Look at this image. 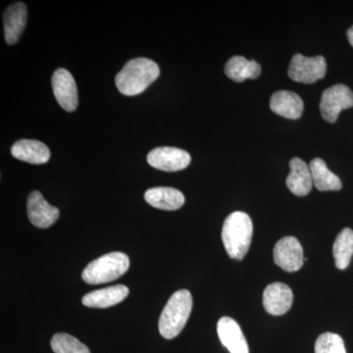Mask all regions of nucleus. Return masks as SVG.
Here are the masks:
<instances>
[{
  "label": "nucleus",
  "instance_id": "obj_1",
  "mask_svg": "<svg viewBox=\"0 0 353 353\" xmlns=\"http://www.w3.org/2000/svg\"><path fill=\"white\" fill-rule=\"evenodd\" d=\"M158 65L148 58L130 60L116 76L115 82L121 94L132 97L145 92L159 76Z\"/></svg>",
  "mask_w": 353,
  "mask_h": 353
},
{
  "label": "nucleus",
  "instance_id": "obj_2",
  "mask_svg": "<svg viewBox=\"0 0 353 353\" xmlns=\"http://www.w3.org/2000/svg\"><path fill=\"white\" fill-rule=\"evenodd\" d=\"M253 233L252 221L241 211L228 216L222 229V241L232 259L243 260L250 250Z\"/></svg>",
  "mask_w": 353,
  "mask_h": 353
},
{
  "label": "nucleus",
  "instance_id": "obj_3",
  "mask_svg": "<svg viewBox=\"0 0 353 353\" xmlns=\"http://www.w3.org/2000/svg\"><path fill=\"white\" fill-rule=\"evenodd\" d=\"M192 309V296L188 290L176 292L160 316L159 333L167 340L176 338L185 328Z\"/></svg>",
  "mask_w": 353,
  "mask_h": 353
},
{
  "label": "nucleus",
  "instance_id": "obj_4",
  "mask_svg": "<svg viewBox=\"0 0 353 353\" xmlns=\"http://www.w3.org/2000/svg\"><path fill=\"white\" fill-rule=\"evenodd\" d=\"M129 268L130 259L125 253L110 252L88 263L82 278L87 284H106L122 277Z\"/></svg>",
  "mask_w": 353,
  "mask_h": 353
},
{
  "label": "nucleus",
  "instance_id": "obj_5",
  "mask_svg": "<svg viewBox=\"0 0 353 353\" xmlns=\"http://www.w3.org/2000/svg\"><path fill=\"white\" fill-rule=\"evenodd\" d=\"M352 108H353V92L347 85L338 83L327 88L323 92L321 101H320V111H321L323 119L327 122H336L341 111Z\"/></svg>",
  "mask_w": 353,
  "mask_h": 353
},
{
  "label": "nucleus",
  "instance_id": "obj_6",
  "mask_svg": "<svg viewBox=\"0 0 353 353\" xmlns=\"http://www.w3.org/2000/svg\"><path fill=\"white\" fill-rule=\"evenodd\" d=\"M326 73V60L321 55L306 57L296 54L290 63L289 77L294 82L313 83L324 78Z\"/></svg>",
  "mask_w": 353,
  "mask_h": 353
},
{
  "label": "nucleus",
  "instance_id": "obj_7",
  "mask_svg": "<svg viewBox=\"0 0 353 353\" xmlns=\"http://www.w3.org/2000/svg\"><path fill=\"white\" fill-rule=\"evenodd\" d=\"M190 155L180 148L164 146L152 150L148 155V162L153 168L165 172H176L187 168L190 163Z\"/></svg>",
  "mask_w": 353,
  "mask_h": 353
},
{
  "label": "nucleus",
  "instance_id": "obj_8",
  "mask_svg": "<svg viewBox=\"0 0 353 353\" xmlns=\"http://www.w3.org/2000/svg\"><path fill=\"white\" fill-rule=\"evenodd\" d=\"M303 248L294 236H285L274 248V261L285 272H296L303 267Z\"/></svg>",
  "mask_w": 353,
  "mask_h": 353
},
{
  "label": "nucleus",
  "instance_id": "obj_9",
  "mask_svg": "<svg viewBox=\"0 0 353 353\" xmlns=\"http://www.w3.org/2000/svg\"><path fill=\"white\" fill-rule=\"evenodd\" d=\"M52 88L55 99L67 112H73L78 108V90L73 76L68 70L60 68L52 76Z\"/></svg>",
  "mask_w": 353,
  "mask_h": 353
},
{
  "label": "nucleus",
  "instance_id": "obj_10",
  "mask_svg": "<svg viewBox=\"0 0 353 353\" xmlns=\"http://www.w3.org/2000/svg\"><path fill=\"white\" fill-rule=\"evenodd\" d=\"M27 213L32 224L39 229L52 226L60 215L59 209L50 205L38 190H34L28 197Z\"/></svg>",
  "mask_w": 353,
  "mask_h": 353
},
{
  "label": "nucleus",
  "instance_id": "obj_11",
  "mask_svg": "<svg viewBox=\"0 0 353 353\" xmlns=\"http://www.w3.org/2000/svg\"><path fill=\"white\" fill-rule=\"evenodd\" d=\"M292 290L283 283H273L263 292V306L271 315L280 316L287 313L292 307Z\"/></svg>",
  "mask_w": 353,
  "mask_h": 353
},
{
  "label": "nucleus",
  "instance_id": "obj_12",
  "mask_svg": "<svg viewBox=\"0 0 353 353\" xmlns=\"http://www.w3.org/2000/svg\"><path fill=\"white\" fill-rule=\"evenodd\" d=\"M217 333L222 345L231 353H250L248 341L240 325L230 317H222L217 324Z\"/></svg>",
  "mask_w": 353,
  "mask_h": 353
},
{
  "label": "nucleus",
  "instance_id": "obj_13",
  "mask_svg": "<svg viewBox=\"0 0 353 353\" xmlns=\"http://www.w3.org/2000/svg\"><path fill=\"white\" fill-rule=\"evenodd\" d=\"M27 6L23 2H16L7 7L3 14L4 34L6 43L15 44L19 41L27 24Z\"/></svg>",
  "mask_w": 353,
  "mask_h": 353
},
{
  "label": "nucleus",
  "instance_id": "obj_14",
  "mask_svg": "<svg viewBox=\"0 0 353 353\" xmlns=\"http://www.w3.org/2000/svg\"><path fill=\"white\" fill-rule=\"evenodd\" d=\"M270 108L274 113L287 118L299 119L303 113V101L299 94L290 90H279L272 95Z\"/></svg>",
  "mask_w": 353,
  "mask_h": 353
},
{
  "label": "nucleus",
  "instance_id": "obj_15",
  "mask_svg": "<svg viewBox=\"0 0 353 353\" xmlns=\"http://www.w3.org/2000/svg\"><path fill=\"white\" fill-rule=\"evenodd\" d=\"M290 172L287 178V185L292 194L297 196H307L313 187L310 168L305 161L299 157L290 161Z\"/></svg>",
  "mask_w": 353,
  "mask_h": 353
},
{
  "label": "nucleus",
  "instance_id": "obj_16",
  "mask_svg": "<svg viewBox=\"0 0 353 353\" xmlns=\"http://www.w3.org/2000/svg\"><path fill=\"white\" fill-rule=\"evenodd\" d=\"M128 294H129V289L126 285H112V287L88 292L83 297L82 303L87 307L108 308L122 303Z\"/></svg>",
  "mask_w": 353,
  "mask_h": 353
},
{
  "label": "nucleus",
  "instance_id": "obj_17",
  "mask_svg": "<svg viewBox=\"0 0 353 353\" xmlns=\"http://www.w3.org/2000/svg\"><path fill=\"white\" fill-rule=\"evenodd\" d=\"M14 157L31 164H44L50 160L48 146L36 139H20L11 148Z\"/></svg>",
  "mask_w": 353,
  "mask_h": 353
},
{
  "label": "nucleus",
  "instance_id": "obj_18",
  "mask_svg": "<svg viewBox=\"0 0 353 353\" xmlns=\"http://www.w3.org/2000/svg\"><path fill=\"white\" fill-rule=\"evenodd\" d=\"M145 199L152 208L167 211L182 208L185 201V196L180 190L167 187L153 188L146 190Z\"/></svg>",
  "mask_w": 353,
  "mask_h": 353
},
{
  "label": "nucleus",
  "instance_id": "obj_19",
  "mask_svg": "<svg viewBox=\"0 0 353 353\" xmlns=\"http://www.w3.org/2000/svg\"><path fill=\"white\" fill-rule=\"evenodd\" d=\"M225 74L236 83H243L246 79L259 78L261 66L255 60H248L243 57H232L225 66Z\"/></svg>",
  "mask_w": 353,
  "mask_h": 353
},
{
  "label": "nucleus",
  "instance_id": "obj_20",
  "mask_svg": "<svg viewBox=\"0 0 353 353\" xmlns=\"http://www.w3.org/2000/svg\"><path fill=\"white\" fill-rule=\"evenodd\" d=\"M309 168L312 176L313 185L320 192L340 190L343 187L340 178L329 170L321 158L313 159L309 164Z\"/></svg>",
  "mask_w": 353,
  "mask_h": 353
},
{
  "label": "nucleus",
  "instance_id": "obj_21",
  "mask_svg": "<svg viewBox=\"0 0 353 353\" xmlns=\"http://www.w3.org/2000/svg\"><path fill=\"white\" fill-rule=\"evenodd\" d=\"M336 268L345 270L350 263L353 255V231L345 228L336 236L333 246Z\"/></svg>",
  "mask_w": 353,
  "mask_h": 353
},
{
  "label": "nucleus",
  "instance_id": "obj_22",
  "mask_svg": "<svg viewBox=\"0 0 353 353\" xmlns=\"http://www.w3.org/2000/svg\"><path fill=\"white\" fill-rule=\"evenodd\" d=\"M50 345L54 353H90L87 345L68 334H55Z\"/></svg>",
  "mask_w": 353,
  "mask_h": 353
},
{
  "label": "nucleus",
  "instance_id": "obj_23",
  "mask_svg": "<svg viewBox=\"0 0 353 353\" xmlns=\"http://www.w3.org/2000/svg\"><path fill=\"white\" fill-rule=\"evenodd\" d=\"M315 353H347L345 343L339 334L325 333L318 336Z\"/></svg>",
  "mask_w": 353,
  "mask_h": 353
},
{
  "label": "nucleus",
  "instance_id": "obj_24",
  "mask_svg": "<svg viewBox=\"0 0 353 353\" xmlns=\"http://www.w3.org/2000/svg\"><path fill=\"white\" fill-rule=\"evenodd\" d=\"M347 39L350 41V43L352 44L353 48V26L352 28H350L347 31Z\"/></svg>",
  "mask_w": 353,
  "mask_h": 353
}]
</instances>
